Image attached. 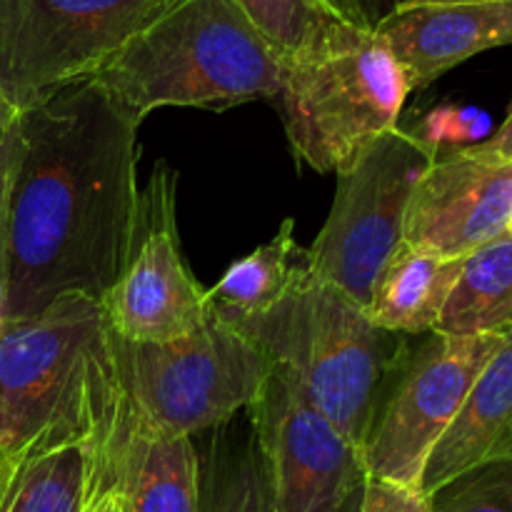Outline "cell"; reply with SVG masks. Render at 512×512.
Segmentation results:
<instances>
[{
    "label": "cell",
    "mask_w": 512,
    "mask_h": 512,
    "mask_svg": "<svg viewBox=\"0 0 512 512\" xmlns=\"http://www.w3.org/2000/svg\"><path fill=\"white\" fill-rule=\"evenodd\" d=\"M138 128L90 78L20 110L5 323L35 318L70 293L103 303L118 283L138 228Z\"/></svg>",
    "instance_id": "cell-1"
},
{
    "label": "cell",
    "mask_w": 512,
    "mask_h": 512,
    "mask_svg": "<svg viewBox=\"0 0 512 512\" xmlns=\"http://www.w3.org/2000/svg\"><path fill=\"white\" fill-rule=\"evenodd\" d=\"M133 413L103 305L70 293L0 330V453L123 443Z\"/></svg>",
    "instance_id": "cell-2"
},
{
    "label": "cell",
    "mask_w": 512,
    "mask_h": 512,
    "mask_svg": "<svg viewBox=\"0 0 512 512\" xmlns=\"http://www.w3.org/2000/svg\"><path fill=\"white\" fill-rule=\"evenodd\" d=\"M283 68L233 0H178L90 80L143 123L158 108L225 110L275 100Z\"/></svg>",
    "instance_id": "cell-3"
},
{
    "label": "cell",
    "mask_w": 512,
    "mask_h": 512,
    "mask_svg": "<svg viewBox=\"0 0 512 512\" xmlns=\"http://www.w3.org/2000/svg\"><path fill=\"white\" fill-rule=\"evenodd\" d=\"M215 313L258 345L305 398L363 453L370 423L410 338L378 328L355 300L295 270L283 298L255 315Z\"/></svg>",
    "instance_id": "cell-4"
},
{
    "label": "cell",
    "mask_w": 512,
    "mask_h": 512,
    "mask_svg": "<svg viewBox=\"0 0 512 512\" xmlns=\"http://www.w3.org/2000/svg\"><path fill=\"white\" fill-rule=\"evenodd\" d=\"M410 93L403 68L378 35L343 28L323 48L285 63L275 100L295 158L318 173H340L398 128Z\"/></svg>",
    "instance_id": "cell-5"
},
{
    "label": "cell",
    "mask_w": 512,
    "mask_h": 512,
    "mask_svg": "<svg viewBox=\"0 0 512 512\" xmlns=\"http://www.w3.org/2000/svg\"><path fill=\"white\" fill-rule=\"evenodd\" d=\"M120 383L135 428L193 438L230 423L258 398L273 363L218 313L193 333L163 343L115 338Z\"/></svg>",
    "instance_id": "cell-6"
},
{
    "label": "cell",
    "mask_w": 512,
    "mask_h": 512,
    "mask_svg": "<svg viewBox=\"0 0 512 512\" xmlns=\"http://www.w3.org/2000/svg\"><path fill=\"white\" fill-rule=\"evenodd\" d=\"M430 163L433 155L398 125L335 173L333 208L303 255L308 273L365 310L380 270L405 243L410 198Z\"/></svg>",
    "instance_id": "cell-7"
},
{
    "label": "cell",
    "mask_w": 512,
    "mask_h": 512,
    "mask_svg": "<svg viewBox=\"0 0 512 512\" xmlns=\"http://www.w3.org/2000/svg\"><path fill=\"white\" fill-rule=\"evenodd\" d=\"M505 338L420 335L390 375L363 445L365 478L418 493L425 465Z\"/></svg>",
    "instance_id": "cell-8"
},
{
    "label": "cell",
    "mask_w": 512,
    "mask_h": 512,
    "mask_svg": "<svg viewBox=\"0 0 512 512\" xmlns=\"http://www.w3.org/2000/svg\"><path fill=\"white\" fill-rule=\"evenodd\" d=\"M178 0H0V90L18 110L90 78Z\"/></svg>",
    "instance_id": "cell-9"
},
{
    "label": "cell",
    "mask_w": 512,
    "mask_h": 512,
    "mask_svg": "<svg viewBox=\"0 0 512 512\" xmlns=\"http://www.w3.org/2000/svg\"><path fill=\"white\" fill-rule=\"evenodd\" d=\"M178 175L165 163L140 188L133 253L118 283L103 298L115 338L125 343H163L198 330L213 313L208 290L183 260L175 218Z\"/></svg>",
    "instance_id": "cell-10"
},
{
    "label": "cell",
    "mask_w": 512,
    "mask_h": 512,
    "mask_svg": "<svg viewBox=\"0 0 512 512\" xmlns=\"http://www.w3.org/2000/svg\"><path fill=\"white\" fill-rule=\"evenodd\" d=\"M245 413L265 458L275 512H340L365 483L360 450L280 365L270 368Z\"/></svg>",
    "instance_id": "cell-11"
},
{
    "label": "cell",
    "mask_w": 512,
    "mask_h": 512,
    "mask_svg": "<svg viewBox=\"0 0 512 512\" xmlns=\"http://www.w3.org/2000/svg\"><path fill=\"white\" fill-rule=\"evenodd\" d=\"M512 160L475 145L433 158L410 198L405 245L440 258H468L508 230Z\"/></svg>",
    "instance_id": "cell-12"
},
{
    "label": "cell",
    "mask_w": 512,
    "mask_h": 512,
    "mask_svg": "<svg viewBox=\"0 0 512 512\" xmlns=\"http://www.w3.org/2000/svg\"><path fill=\"white\" fill-rule=\"evenodd\" d=\"M408 78L423 90L485 50L512 45V0H398L373 30Z\"/></svg>",
    "instance_id": "cell-13"
},
{
    "label": "cell",
    "mask_w": 512,
    "mask_h": 512,
    "mask_svg": "<svg viewBox=\"0 0 512 512\" xmlns=\"http://www.w3.org/2000/svg\"><path fill=\"white\" fill-rule=\"evenodd\" d=\"M512 460V333L470 388L458 418L450 423L425 465L420 495L478 465Z\"/></svg>",
    "instance_id": "cell-14"
},
{
    "label": "cell",
    "mask_w": 512,
    "mask_h": 512,
    "mask_svg": "<svg viewBox=\"0 0 512 512\" xmlns=\"http://www.w3.org/2000/svg\"><path fill=\"white\" fill-rule=\"evenodd\" d=\"M125 445H70L25 460L5 512H93L118 485Z\"/></svg>",
    "instance_id": "cell-15"
},
{
    "label": "cell",
    "mask_w": 512,
    "mask_h": 512,
    "mask_svg": "<svg viewBox=\"0 0 512 512\" xmlns=\"http://www.w3.org/2000/svg\"><path fill=\"white\" fill-rule=\"evenodd\" d=\"M465 258H440L400 245L375 280L365 315L388 333H433L460 278Z\"/></svg>",
    "instance_id": "cell-16"
},
{
    "label": "cell",
    "mask_w": 512,
    "mask_h": 512,
    "mask_svg": "<svg viewBox=\"0 0 512 512\" xmlns=\"http://www.w3.org/2000/svg\"><path fill=\"white\" fill-rule=\"evenodd\" d=\"M115 488L125 512H200V455L193 438H160L133 423Z\"/></svg>",
    "instance_id": "cell-17"
},
{
    "label": "cell",
    "mask_w": 512,
    "mask_h": 512,
    "mask_svg": "<svg viewBox=\"0 0 512 512\" xmlns=\"http://www.w3.org/2000/svg\"><path fill=\"white\" fill-rule=\"evenodd\" d=\"M433 333H512V238L503 233L465 258L460 278Z\"/></svg>",
    "instance_id": "cell-18"
},
{
    "label": "cell",
    "mask_w": 512,
    "mask_h": 512,
    "mask_svg": "<svg viewBox=\"0 0 512 512\" xmlns=\"http://www.w3.org/2000/svg\"><path fill=\"white\" fill-rule=\"evenodd\" d=\"M200 455V512H275L265 458L248 418L213 428Z\"/></svg>",
    "instance_id": "cell-19"
},
{
    "label": "cell",
    "mask_w": 512,
    "mask_h": 512,
    "mask_svg": "<svg viewBox=\"0 0 512 512\" xmlns=\"http://www.w3.org/2000/svg\"><path fill=\"white\" fill-rule=\"evenodd\" d=\"M303 255L305 250L295 243V220H283L268 243L225 270L218 285L208 290V298L235 315L263 313L283 298L293 283L295 270L303 263Z\"/></svg>",
    "instance_id": "cell-20"
},
{
    "label": "cell",
    "mask_w": 512,
    "mask_h": 512,
    "mask_svg": "<svg viewBox=\"0 0 512 512\" xmlns=\"http://www.w3.org/2000/svg\"><path fill=\"white\" fill-rule=\"evenodd\" d=\"M283 63L323 48L348 25L320 0H233Z\"/></svg>",
    "instance_id": "cell-21"
},
{
    "label": "cell",
    "mask_w": 512,
    "mask_h": 512,
    "mask_svg": "<svg viewBox=\"0 0 512 512\" xmlns=\"http://www.w3.org/2000/svg\"><path fill=\"white\" fill-rule=\"evenodd\" d=\"M430 512H512V460L478 465L425 495Z\"/></svg>",
    "instance_id": "cell-22"
},
{
    "label": "cell",
    "mask_w": 512,
    "mask_h": 512,
    "mask_svg": "<svg viewBox=\"0 0 512 512\" xmlns=\"http://www.w3.org/2000/svg\"><path fill=\"white\" fill-rule=\"evenodd\" d=\"M485 118L488 115L478 113L473 108L440 105V108L430 110L408 133L418 140L420 148H425L433 158H438V155L483 143L485 128H488Z\"/></svg>",
    "instance_id": "cell-23"
},
{
    "label": "cell",
    "mask_w": 512,
    "mask_h": 512,
    "mask_svg": "<svg viewBox=\"0 0 512 512\" xmlns=\"http://www.w3.org/2000/svg\"><path fill=\"white\" fill-rule=\"evenodd\" d=\"M343 25L373 33L375 25L385 18L393 0H320Z\"/></svg>",
    "instance_id": "cell-24"
},
{
    "label": "cell",
    "mask_w": 512,
    "mask_h": 512,
    "mask_svg": "<svg viewBox=\"0 0 512 512\" xmlns=\"http://www.w3.org/2000/svg\"><path fill=\"white\" fill-rule=\"evenodd\" d=\"M15 158V128L0 140V288H5L8 270V193Z\"/></svg>",
    "instance_id": "cell-25"
},
{
    "label": "cell",
    "mask_w": 512,
    "mask_h": 512,
    "mask_svg": "<svg viewBox=\"0 0 512 512\" xmlns=\"http://www.w3.org/2000/svg\"><path fill=\"white\" fill-rule=\"evenodd\" d=\"M420 503H423V495L405 493V490L365 478L363 512H413Z\"/></svg>",
    "instance_id": "cell-26"
},
{
    "label": "cell",
    "mask_w": 512,
    "mask_h": 512,
    "mask_svg": "<svg viewBox=\"0 0 512 512\" xmlns=\"http://www.w3.org/2000/svg\"><path fill=\"white\" fill-rule=\"evenodd\" d=\"M475 148H478L480 153L495 155V158L512 160V105H510L508 118L503 120V125H500L493 135H488L483 143L475 145Z\"/></svg>",
    "instance_id": "cell-27"
},
{
    "label": "cell",
    "mask_w": 512,
    "mask_h": 512,
    "mask_svg": "<svg viewBox=\"0 0 512 512\" xmlns=\"http://www.w3.org/2000/svg\"><path fill=\"white\" fill-rule=\"evenodd\" d=\"M20 465L23 463H18V460L10 458V455L0 453V512H5V503H8L10 488H13Z\"/></svg>",
    "instance_id": "cell-28"
},
{
    "label": "cell",
    "mask_w": 512,
    "mask_h": 512,
    "mask_svg": "<svg viewBox=\"0 0 512 512\" xmlns=\"http://www.w3.org/2000/svg\"><path fill=\"white\" fill-rule=\"evenodd\" d=\"M18 115H20V110L15 108V105L5 98L3 90H0V140H3L5 135L15 128V123H18Z\"/></svg>",
    "instance_id": "cell-29"
},
{
    "label": "cell",
    "mask_w": 512,
    "mask_h": 512,
    "mask_svg": "<svg viewBox=\"0 0 512 512\" xmlns=\"http://www.w3.org/2000/svg\"><path fill=\"white\" fill-rule=\"evenodd\" d=\"M93 512H125L123 498H120L118 488H113L110 493H105L103 498L98 500V505H95Z\"/></svg>",
    "instance_id": "cell-30"
},
{
    "label": "cell",
    "mask_w": 512,
    "mask_h": 512,
    "mask_svg": "<svg viewBox=\"0 0 512 512\" xmlns=\"http://www.w3.org/2000/svg\"><path fill=\"white\" fill-rule=\"evenodd\" d=\"M363 490H365V483L360 485V488L355 490V493L350 495L348 500H345L343 510H340V512H363Z\"/></svg>",
    "instance_id": "cell-31"
},
{
    "label": "cell",
    "mask_w": 512,
    "mask_h": 512,
    "mask_svg": "<svg viewBox=\"0 0 512 512\" xmlns=\"http://www.w3.org/2000/svg\"><path fill=\"white\" fill-rule=\"evenodd\" d=\"M405 3H453V0H405Z\"/></svg>",
    "instance_id": "cell-32"
},
{
    "label": "cell",
    "mask_w": 512,
    "mask_h": 512,
    "mask_svg": "<svg viewBox=\"0 0 512 512\" xmlns=\"http://www.w3.org/2000/svg\"><path fill=\"white\" fill-rule=\"evenodd\" d=\"M413 512H430V510H428V505H425V498H423V503H420L418 508H415Z\"/></svg>",
    "instance_id": "cell-33"
},
{
    "label": "cell",
    "mask_w": 512,
    "mask_h": 512,
    "mask_svg": "<svg viewBox=\"0 0 512 512\" xmlns=\"http://www.w3.org/2000/svg\"><path fill=\"white\" fill-rule=\"evenodd\" d=\"M505 233H508L510 238H512V218H510V223H508V230H505Z\"/></svg>",
    "instance_id": "cell-34"
}]
</instances>
